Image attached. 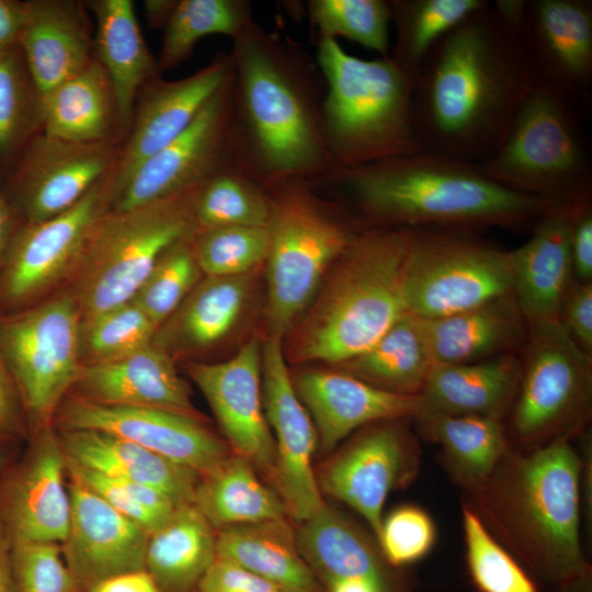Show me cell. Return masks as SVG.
I'll return each mask as SVG.
<instances>
[{"label":"cell","mask_w":592,"mask_h":592,"mask_svg":"<svg viewBox=\"0 0 592 592\" xmlns=\"http://www.w3.org/2000/svg\"><path fill=\"white\" fill-rule=\"evenodd\" d=\"M413 229L356 232L283 339L293 364L339 365L371 348L401 316Z\"/></svg>","instance_id":"3"},{"label":"cell","mask_w":592,"mask_h":592,"mask_svg":"<svg viewBox=\"0 0 592 592\" xmlns=\"http://www.w3.org/2000/svg\"><path fill=\"white\" fill-rule=\"evenodd\" d=\"M66 458L58 436L43 428L3 491L0 516L11 544H62L70 524V498L64 483Z\"/></svg>","instance_id":"23"},{"label":"cell","mask_w":592,"mask_h":592,"mask_svg":"<svg viewBox=\"0 0 592 592\" xmlns=\"http://www.w3.org/2000/svg\"><path fill=\"white\" fill-rule=\"evenodd\" d=\"M318 62L327 80L325 133L340 169L424 150L417 135L414 76L389 55L362 59L322 37Z\"/></svg>","instance_id":"5"},{"label":"cell","mask_w":592,"mask_h":592,"mask_svg":"<svg viewBox=\"0 0 592 592\" xmlns=\"http://www.w3.org/2000/svg\"><path fill=\"white\" fill-rule=\"evenodd\" d=\"M278 589L238 563L216 556L197 592H275Z\"/></svg>","instance_id":"53"},{"label":"cell","mask_w":592,"mask_h":592,"mask_svg":"<svg viewBox=\"0 0 592 592\" xmlns=\"http://www.w3.org/2000/svg\"><path fill=\"white\" fill-rule=\"evenodd\" d=\"M340 172L358 208L376 227L470 231L533 227L556 206L496 182L477 163L425 149Z\"/></svg>","instance_id":"2"},{"label":"cell","mask_w":592,"mask_h":592,"mask_svg":"<svg viewBox=\"0 0 592 592\" xmlns=\"http://www.w3.org/2000/svg\"><path fill=\"white\" fill-rule=\"evenodd\" d=\"M11 565L16 592H80L59 544H11Z\"/></svg>","instance_id":"50"},{"label":"cell","mask_w":592,"mask_h":592,"mask_svg":"<svg viewBox=\"0 0 592 592\" xmlns=\"http://www.w3.org/2000/svg\"><path fill=\"white\" fill-rule=\"evenodd\" d=\"M236 41L243 107L261 160L284 174L318 167L328 155L296 87L249 30Z\"/></svg>","instance_id":"12"},{"label":"cell","mask_w":592,"mask_h":592,"mask_svg":"<svg viewBox=\"0 0 592 592\" xmlns=\"http://www.w3.org/2000/svg\"><path fill=\"white\" fill-rule=\"evenodd\" d=\"M477 166L496 182L556 206L591 201V151L576 105L540 78L502 143Z\"/></svg>","instance_id":"6"},{"label":"cell","mask_w":592,"mask_h":592,"mask_svg":"<svg viewBox=\"0 0 592 592\" xmlns=\"http://www.w3.org/2000/svg\"><path fill=\"white\" fill-rule=\"evenodd\" d=\"M275 592H284V591H282V590H277V591H275Z\"/></svg>","instance_id":"63"},{"label":"cell","mask_w":592,"mask_h":592,"mask_svg":"<svg viewBox=\"0 0 592 592\" xmlns=\"http://www.w3.org/2000/svg\"><path fill=\"white\" fill-rule=\"evenodd\" d=\"M66 468L71 479L98 494L149 534L164 525L178 508L169 498L150 487L114 478L67 459Z\"/></svg>","instance_id":"49"},{"label":"cell","mask_w":592,"mask_h":592,"mask_svg":"<svg viewBox=\"0 0 592 592\" xmlns=\"http://www.w3.org/2000/svg\"><path fill=\"white\" fill-rule=\"evenodd\" d=\"M309 3L310 15L322 37H345L380 56H388L389 1L316 0Z\"/></svg>","instance_id":"48"},{"label":"cell","mask_w":592,"mask_h":592,"mask_svg":"<svg viewBox=\"0 0 592 592\" xmlns=\"http://www.w3.org/2000/svg\"><path fill=\"white\" fill-rule=\"evenodd\" d=\"M563 592H592L591 570L587 568L570 581L560 585Z\"/></svg>","instance_id":"61"},{"label":"cell","mask_w":592,"mask_h":592,"mask_svg":"<svg viewBox=\"0 0 592 592\" xmlns=\"http://www.w3.org/2000/svg\"><path fill=\"white\" fill-rule=\"evenodd\" d=\"M288 517L216 531V556L238 563L284 592H326L301 557Z\"/></svg>","instance_id":"34"},{"label":"cell","mask_w":592,"mask_h":592,"mask_svg":"<svg viewBox=\"0 0 592 592\" xmlns=\"http://www.w3.org/2000/svg\"><path fill=\"white\" fill-rule=\"evenodd\" d=\"M158 327L130 300L81 321L83 364L102 363L129 355L153 342Z\"/></svg>","instance_id":"46"},{"label":"cell","mask_w":592,"mask_h":592,"mask_svg":"<svg viewBox=\"0 0 592 592\" xmlns=\"http://www.w3.org/2000/svg\"><path fill=\"white\" fill-rule=\"evenodd\" d=\"M3 463H4V456H3L2 453H0V470H1L2 466H3Z\"/></svg>","instance_id":"62"},{"label":"cell","mask_w":592,"mask_h":592,"mask_svg":"<svg viewBox=\"0 0 592 592\" xmlns=\"http://www.w3.org/2000/svg\"><path fill=\"white\" fill-rule=\"evenodd\" d=\"M15 231L11 206L0 192V272Z\"/></svg>","instance_id":"58"},{"label":"cell","mask_w":592,"mask_h":592,"mask_svg":"<svg viewBox=\"0 0 592 592\" xmlns=\"http://www.w3.org/2000/svg\"><path fill=\"white\" fill-rule=\"evenodd\" d=\"M174 1L149 0L145 1L144 8L148 22L152 26L163 25L167 21Z\"/></svg>","instance_id":"60"},{"label":"cell","mask_w":592,"mask_h":592,"mask_svg":"<svg viewBox=\"0 0 592 592\" xmlns=\"http://www.w3.org/2000/svg\"><path fill=\"white\" fill-rule=\"evenodd\" d=\"M88 592H158V588L147 570H139L104 579Z\"/></svg>","instance_id":"56"},{"label":"cell","mask_w":592,"mask_h":592,"mask_svg":"<svg viewBox=\"0 0 592 592\" xmlns=\"http://www.w3.org/2000/svg\"><path fill=\"white\" fill-rule=\"evenodd\" d=\"M5 367L0 353V430H3L10 423L13 412L11 385Z\"/></svg>","instance_id":"59"},{"label":"cell","mask_w":592,"mask_h":592,"mask_svg":"<svg viewBox=\"0 0 592 592\" xmlns=\"http://www.w3.org/2000/svg\"><path fill=\"white\" fill-rule=\"evenodd\" d=\"M559 321L573 341L592 352V284L573 281L561 305Z\"/></svg>","instance_id":"52"},{"label":"cell","mask_w":592,"mask_h":592,"mask_svg":"<svg viewBox=\"0 0 592 592\" xmlns=\"http://www.w3.org/2000/svg\"><path fill=\"white\" fill-rule=\"evenodd\" d=\"M227 84L190 126L141 163L115 195L111 209L124 210L200 187L217 172L226 143Z\"/></svg>","instance_id":"19"},{"label":"cell","mask_w":592,"mask_h":592,"mask_svg":"<svg viewBox=\"0 0 592 592\" xmlns=\"http://www.w3.org/2000/svg\"><path fill=\"white\" fill-rule=\"evenodd\" d=\"M81 312L71 293L0 322V353L31 415L46 424L83 365Z\"/></svg>","instance_id":"11"},{"label":"cell","mask_w":592,"mask_h":592,"mask_svg":"<svg viewBox=\"0 0 592 592\" xmlns=\"http://www.w3.org/2000/svg\"><path fill=\"white\" fill-rule=\"evenodd\" d=\"M417 420L424 435L442 446L455 478L473 491L490 478L508 454L498 418L434 415Z\"/></svg>","instance_id":"39"},{"label":"cell","mask_w":592,"mask_h":592,"mask_svg":"<svg viewBox=\"0 0 592 592\" xmlns=\"http://www.w3.org/2000/svg\"><path fill=\"white\" fill-rule=\"evenodd\" d=\"M418 319L439 364L471 363L512 353L525 344L528 334L513 294L449 316Z\"/></svg>","instance_id":"31"},{"label":"cell","mask_w":592,"mask_h":592,"mask_svg":"<svg viewBox=\"0 0 592 592\" xmlns=\"http://www.w3.org/2000/svg\"><path fill=\"white\" fill-rule=\"evenodd\" d=\"M261 368L263 408L276 447L274 489L300 523L326 503L311 465L317 431L295 390L282 339H262Z\"/></svg>","instance_id":"15"},{"label":"cell","mask_w":592,"mask_h":592,"mask_svg":"<svg viewBox=\"0 0 592 592\" xmlns=\"http://www.w3.org/2000/svg\"><path fill=\"white\" fill-rule=\"evenodd\" d=\"M192 242L204 275L238 276L264 265L270 238L267 227L228 226L198 230Z\"/></svg>","instance_id":"44"},{"label":"cell","mask_w":592,"mask_h":592,"mask_svg":"<svg viewBox=\"0 0 592 592\" xmlns=\"http://www.w3.org/2000/svg\"><path fill=\"white\" fill-rule=\"evenodd\" d=\"M121 146L35 135L22 150L12 178L26 223L43 221L75 205L114 171Z\"/></svg>","instance_id":"18"},{"label":"cell","mask_w":592,"mask_h":592,"mask_svg":"<svg viewBox=\"0 0 592 592\" xmlns=\"http://www.w3.org/2000/svg\"><path fill=\"white\" fill-rule=\"evenodd\" d=\"M587 202L551 207L534 224L527 241L509 251L512 294L528 327L559 321L561 305L574 281L573 219Z\"/></svg>","instance_id":"25"},{"label":"cell","mask_w":592,"mask_h":592,"mask_svg":"<svg viewBox=\"0 0 592 592\" xmlns=\"http://www.w3.org/2000/svg\"><path fill=\"white\" fill-rule=\"evenodd\" d=\"M193 505L215 531L289 516L278 492L260 479L246 457L234 452L215 469L201 475Z\"/></svg>","instance_id":"37"},{"label":"cell","mask_w":592,"mask_h":592,"mask_svg":"<svg viewBox=\"0 0 592 592\" xmlns=\"http://www.w3.org/2000/svg\"><path fill=\"white\" fill-rule=\"evenodd\" d=\"M242 2L234 0L174 1L167 21L157 61L159 69H170L185 60L195 44L213 34L237 38L247 27Z\"/></svg>","instance_id":"41"},{"label":"cell","mask_w":592,"mask_h":592,"mask_svg":"<svg viewBox=\"0 0 592 592\" xmlns=\"http://www.w3.org/2000/svg\"><path fill=\"white\" fill-rule=\"evenodd\" d=\"M512 431L526 444L569 436L587 420L592 394V357L560 321L528 327Z\"/></svg>","instance_id":"10"},{"label":"cell","mask_w":592,"mask_h":592,"mask_svg":"<svg viewBox=\"0 0 592 592\" xmlns=\"http://www.w3.org/2000/svg\"><path fill=\"white\" fill-rule=\"evenodd\" d=\"M435 526L430 515L414 505H403L382 521L377 535L380 554L392 568L423 558L435 542Z\"/></svg>","instance_id":"51"},{"label":"cell","mask_w":592,"mask_h":592,"mask_svg":"<svg viewBox=\"0 0 592 592\" xmlns=\"http://www.w3.org/2000/svg\"><path fill=\"white\" fill-rule=\"evenodd\" d=\"M435 364L419 319L405 314L371 348L333 368L388 392L417 396Z\"/></svg>","instance_id":"38"},{"label":"cell","mask_w":592,"mask_h":592,"mask_svg":"<svg viewBox=\"0 0 592 592\" xmlns=\"http://www.w3.org/2000/svg\"><path fill=\"white\" fill-rule=\"evenodd\" d=\"M582 462L569 436L506 454L474 490L483 515L535 571L562 585L589 568L580 545Z\"/></svg>","instance_id":"4"},{"label":"cell","mask_w":592,"mask_h":592,"mask_svg":"<svg viewBox=\"0 0 592 592\" xmlns=\"http://www.w3.org/2000/svg\"><path fill=\"white\" fill-rule=\"evenodd\" d=\"M463 527L468 570L479 592H538L523 568L467 506L463 509Z\"/></svg>","instance_id":"47"},{"label":"cell","mask_w":592,"mask_h":592,"mask_svg":"<svg viewBox=\"0 0 592 592\" xmlns=\"http://www.w3.org/2000/svg\"><path fill=\"white\" fill-rule=\"evenodd\" d=\"M262 339L254 337L218 363L189 362L186 373L206 398L226 442L274 488L276 447L262 399Z\"/></svg>","instance_id":"16"},{"label":"cell","mask_w":592,"mask_h":592,"mask_svg":"<svg viewBox=\"0 0 592 592\" xmlns=\"http://www.w3.org/2000/svg\"><path fill=\"white\" fill-rule=\"evenodd\" d=\"M215 558L216 531L193 504L181 505L149 535L146 570L158 592H197Z\"/></svg>","instance_id":"36"},{"label":"cell","mask_w":592,"mask_h":592,"mask_svg":"<svg viewBox=\"0 0 592 592\" xmlns=\"http://www.w3.org/2000/svg\"><path fill=\"white\" fill-rule=\"evenodd\" d=\"M367 425L315 473L320 492L344 502L378 535L388 493L418 474L420 449L402 421Z\"/></svg>","instance_id":"14"},{"label":"cell","mask_w":592,"mask_h":592,"mask_svg":"<svg viewBox=\"0 0 592 592\" xmlns=\"http://www.w3.org/2000/svg\"><path fill=\"white\" fill-rule=\"evenodd\" d=\"M0 592H16L12 565L11 540L0 516Z\"/></svg>","instance_id":"57"},{"label":"cell","mask_w":592,"mask_h":592,"mask_svg":"<svg viewBox=\"0 0 592 592\" xmlns=\"http://www.w3.org/2000/svg\"><path fill=\"white\" fill-rule=\"evenodd\" d=\"M519 37L543 81L573 103L590 102L591 0H527Z\"/></svg>","instance_id":"20"},{"label":"cell","mask_w":592,"mask_h":592,"mask_svg":"<svg viewBox=\"0 0 592 592\" xmlns=\"http://www.w3.org/2000/svg\"><path fill=\"white\" fill-rule=\"evenodd\" d=\"M291 375L325 452L361 426L417 418L420 411L418 395L388 392L335 368L307 367Z\"/></svg>","instance_id":"24"},{"label":"cell","mask_w":592,"mask_h":592,"mask_svg":"<svg viewBox=\"0 0 592 592\" xmlns=\"http://www.w3.org/2000/svg\"><path fill=\"white\" fill-rule=\"evenodd\" d=\"M193 215L197 231L228 226L266 227L271 201L240 177L216 172L197 189Z\"/></svg>","instance_id":"43"},{"label":"cell","mask_w":592,"mask_h":592,"mask_svg":"<svg viewBox=\"0 0 592 592\" xmlns=\"http://www.w3.org/2000/svg\"><path fill=\"white\" fill-rule=\"evenodd\" d=\"M229 67L216 60L175 81L150 79L140 89L113 177V198L137 168L182 134L227 83ZM113 202V200H112Z\"/></svg>","instance_id":"21"},{"label":"cell","mask_w":592,"mask_h":592,"mask_svg":"<svg viewBox=\"0 0 592 592\" xmlns=\"http://www.w3.org/2000/svg\"><path fill=\"white\" fill-rule=\"evenodd\" d=\"M538 78L519 35L490 2L445 34L414 73L413 118L423 149L483 161Z\"/></svg>","instance_id":"1"},{"label":"cell","mask_w":592,"mask_h":592,"mask_svg":"<svg viewBox=\"0 0 592 592\" xmlns=\"http://www.w3.org/2000/svg\"><path fill=\"white\" fill-rule=\"evenodd\" d=\"M68 492L70 524L61 553L80 592L110 577L146 570L150 534L75 479Z\"/></svg>","instance_id":"22"},{"label":"cell","mask_w":592,"mask_h":592,"mask_svg":"<svg viewBox=\"0 0 592 592\" xmlns=\"http://www.w3.org/2000/svg\"><path fill=\"white\" fill-rule=\"evenodd\" d=\"M42 133L75 143L122 145L114 90L95 57L44 95Z\"/></svg>","instance_id":"35"},{"label":"cell","mask_w":592,"mask_h":592,"mask_svg":"<svg viewBox=\"0 0 592 592\" xmlns=\"http://www.w3.org/2000/svg\"><path fill=\"white\" fill-rule=\"evenodd\" d=\"M67 460L150 487L177 506L194 504L201 475L134 442L98 430H61Z\"/></svg>","instance_id":"29"},{"label":"cell","mask_w":592,"mask_h":592,"mask_svg":"<svg viewBox=\"0 0 592 592\" xmlns=\"http://www.w3.org/2000/svg\"><path fill=\"white\" fill-rule=\"evenodd\" d=\"M84 3L95 22L94 57L112 83L124 140L138 93L155 78L158 65L143 36L132 0H90Z\"/></svg>","instance_id":"33"},{"label":"cell","mask_w":592,"mask_h":592,"mask_svg":"<svg viewBox=\"0 0 592 592\" xmlns=\"http://www.w3.org/2000/svg\"><path fill=\"white\" fill-rule=\"evenodd\" d=\"M470 230H414L403 278L406 314L434 319L512 294L510 253Z\"/></svg>","instance_id":"9"},{"label":"cell","mask_w":592,"mask_h":592,"mask_svg":"<svg viewBox=\"0 0 592 592\" xmlns=\"http://www.w3.org/2000/svg\"><path fill=\"white\" fill-rule=\"evenodd\" d=\"M75 385L82 398L94 402L158 408L203 420L174 360L153 342L117 360L83 364Z\"/></svg>","instance_id":"27"},{"label":"cell","mask_w":592,"mask_h":592,"mask_svg":"<svg viewBox=\"0 0 592 592\" xmlns=\"http://www.w3.org/2000/svg\"><path fill=\"white\" fill-rule=\"evenodd\" d=\"M257 272L238 276L204 275L178 309L158 328L153 343L173 360L216 348L246 318Z\"/></svg>","instance_id":"28"},{"label":"cell","mask_w":592,"mask_h":592,"mask_svg":"<svg viewBox=\"0 0 592 592\" xmlns=\"http://www.w3.org/2000/svg\"><path fill=\"white\" fill-rule=\"evenodd\" d=\"M489 3L487 0L389 1L390 22H394L397 33L390 57L414 76L445 34Z\"/></svg>","instance_id":"40"},{"label":"cell","mask_w":592,"mask_h":592,"mask_svg":"<svg viewBox=\"0 0 592 592\" xmlns=\"http://www.w3.org/2000/svg\"><path fill=\"white\" fill-rule=\"evenodd\" d=\"M571 261L579 282L592 278V208L591 201L577 210L571 234Z\"/></svg>","instance_id":"54"},{"label":"cell","mask_w":592,"mask_h":592,"mask_svg":"<svg viewBox=\"0 0 592 592\" xmlns=\"http://www.w3.org/2000/svg\"><path fill=\"white\" fill-rule=\"evenodd\" d=\"M299 553L323 589L344 578H362L385 592H408L368 538L325 503L295 530Z\"/></svg>","instance_id":"30"},{"label":"cell","mask_w":592,"mask_h":592,"mask_svg":"<svg viewBox=\"0 0 592 592\" xmlns=\"http://www.w3.org/2000/svg\"><path fill=\"white\" fill-rule=\"evenodd\" d=\"M89 13L83 1H24L18 46L43 96L94 59Z\"/></svg>","instance_id":"26"},{"label":"cell","mask_w":592,"mask_h":592,"mask_svg":"<svg viewBox=\"0 0 592 592\" xmlns=\"http://www.w3.org/2000/svg\"><path fill=\"white\" fill-rule=\"evenodd\" d=\"M24 21V1L0 0V56L18 45Z\"/></svg>","instance_id":"55"},{"label":"cell","mask_w":592,"mask_h":592,"mask_svg":"<svg viewBox=\"0 0 592 592\" xmlns=\"http://www.w3.org/2000/svg\"><path fill=\"white\" fill-rule=\"evenodd\" d=\"M266 227V335L283 340L356 232L296 189L271 201Z\"/></svg>","instance_id":"8"},{"label":"cell","mask_w":592,"mask_h":592,"mask_svg":"<svg viewBox=\"0 0 592 592\" xmlns=\"http://www.w3.org/2000/svg\"><path fill=\"white\" fill-rule=\"evenodd\" d=\"M193 236L163 252L133 298L158 328L204 276L194 253Z\"/></svg>","instance_id":"45"},{"label":"cell","mask_w":592,"mask_h":592,"mask_svg":"<svg viewBox=\"0 0 592 592\" xmlns=\"http://www.w3.org/2000/svg\"><path fill=\"white\" fill-rule=\"evenodd\" d=\"M521 363L513 353L483 361L439 364L420 391L415 419L479 415L501 419L514 400Z\"/></svg>","instance_id":"32"},{"label":"cell","mask_w":592,"mask_h":592,"mask_svg":"<svg viewBox=\"0 0 592 592\" xmlns=\"http://www.w3.org/2000/svg\"><path fill=\"white\" fill-rule=\"evenodd\" d=\"M113 177L114 171L65 212L15 231L0 272L7 305H23L71 276L94 224L112 206Z\"/></svg>","instance_id":"13"},{"label":"cell","mask_w":592,"mask_h":592,"mask_svg":"<svg viewBox=\"0 0 592 592\" xmlns=\"http://www.w3.org/2000/svg\"><path fill=\"white\" fill-rule=\"evenodd\" d=\"M44 96L16 45L0 56V160L23 150L42 132Z\"/></svg>","instance_id":"42"},{"label":"cell","mask_w":592,"mask_h":592,"mask_svg":"<svg viewBox=\"0 0 592 592\" xmlns=\"http://www.w3.org/2000/svg\"><path fill=\"white\" fill-rule=\"evenodd\" d=\"M197 189L96 220L70 276L82 321L133 300L163 252L197 231Z\"/></svg>","instance_id":"7"},{"label":"cell","mask_w":592,"mask_h":592,"mask_svg":"<svg viewBox=\"0 0 592 592\" xmlns=\"http://www.w3.org/2000/svg\"><path fill=\"white\" fill-rule=\"evenodd\" d=\"M61 430H98L134 442L200 475L220 465L232 449L204 420L147 407L68 399L58 414Z\"/></svg>","instance_id":"17"}]
</instances>
